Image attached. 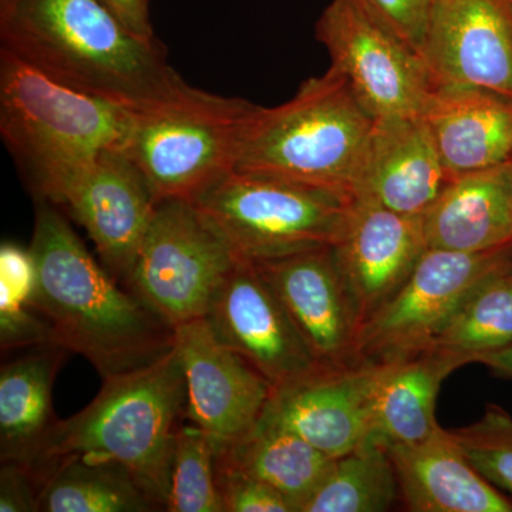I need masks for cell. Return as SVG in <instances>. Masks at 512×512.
<instances>
[{"mask_svg":"<svg viewBox=\"0 0 512 512\" xmlns=\"http://www.w3.org/2000/svg\"><path fill=\"white\" fill-rule=\"evenodd\" d=\"M29 251L33 305L57 345L89 360L103 380L151 365L174 348L173 326L120 288L50 202H37Z\"/></svg>","mask_w":512,"mask_h":512,"instance_id":"obj_1","label":"cell"},{"mask_svg":"<svg viewBox=\"0 0 512 512\" xmlns=\"http://www.w3.org/2000/svg\"><path fill=\"white\" fill-rule=\"evenodd\" d=\"M0 37L56 82L127 107L181 79L157 40L131 32L101 0H0Z\"/></svg>","mask_w":512,"mask_h":512,"instance_id":"obj_2","label":"cell"},{"mask_svg":"<svg viewBox=\"0 0 512 512\" xmlns=\"http://www.w3.org/2000/svg\"><path fill=\"white\" fill-rule=\"evenodd\" d=\"M185 412L183 367L173 348L151 365L104 379L89 406L57 419L29 470L69 457L117 464L165 511Z\"/></svg>","mask_w":512,"mask_h":512,"instance_id":"obj_3","label":"cell"},{"mask_svg":"<svg viewBox=\"0 0 512 512\" xmlns=\"http://www.w3.org/2000/svg\"><path fill=\"white\" fill-rule=\"evenodd\" d=\"M373 119L330 67L281 106H258L235 170L353 198Z\"/></svg>","mask_w":512,"mask_h":512,"instance_id":"obj_4","label":"cell"},{"mask_svg":"<svg viewBox=\"0 0 512 512\" xmlns=\"http://www.w3.org/2000/svg\"><path fill=\"white\" fill-rule=\"evenodd\" d=\"M131 107L79 92L0 52V133L37 200L82 165L123 150Z\"/></svg>","mask_w":512,"mask_h":512,"instance_id":"obj_5","label":"cell"},{"mask_svg":"<svg viewBox=\"0 0 512 512\" xmlns=\"http://www.w3.org/2000/svg\"><path fill=\"white\" fill-rule=\"evenodd\" d=\"M256 109L180 79L161 96L131 107L123 151L157 201H192L235 170Z\"/></svg>","mask_w":512,"mask_h":512,"instance_id":"obj_6","label":"cell"},{"mask_svg":"<svg viewBox=\"0 0 512 512\" xmlns=\"http://www.w3.org/2000/svg\"><path fill=\"white\" fill-rule=\"evenodd\" d=\"M251 261L335 247L353 202L335 192L232 170L191 201Z\"/></svg>","mask_w":512,"mask_h":512,"instance_id":"obj_7","label":"cell"},{"mask_svg":"<svg viewBox=\"0 0 512 512\" xmlns=\"http://www.w3.org/2000/svg\"><path fill=\"white\" fill-rule=\"evenodd\" d=\"M238 259L191 201H158L124 285L175 329L205 318Z\"/></svg>","mask_w":512,"mask_h":512,"instance_id":"obj_8","label":"cell"},{"mask_svg":"<svg viewBox=\"0 0 512 512\" xmlns=\"http://www.w3.org/2000/svg\"><path fill=\"white\" fill-rule=\"evenodd\" d=\"M512 265V247L464 254L427 249L399 292L360 329L357 363L387 365L429 352L467 299Z\"/></svg>","mask_w":512,"mask_h":512,"instance_id":"obj_9","label":"cell"},{"mask_svg":"<svg viewBox=\"0 0 512 512\" xmlns=\"http://www.w3.org/2000/svg\"><path fill=\"white\" fill-rule=\"evenodd\" d=\"M316 37L373 119L423 116L436 89L426 63L350 0H330Z\"/></svg>","mask_w":512,"mask_h":512,"instance_id":"obj_10","label":"cell"},{"mask_svg":"<svg viewBox=\"0 0 512 512\" xmlns=\"http://www.w3.org/2000/svg\"><path fill=\"white\" fill-rule=\"evenodd\" d=\"M43 201L64 208L86 229L103 265L124 284L158 202L130 157L104 151Z\"/></svg>","mask_w":512,"mask_h":512,"instance_id":"obj_11","label":"cell"},{"mask_svg":"<svg viewBox=\"0 0 512 512\" xmlns=\"http://www.w3.org/2000/svg\"><path fill=\"white\" fill-rule=\"evenodd\" d=\"M204 319L215 338L244 357L274 387L325 367L251 259L239 256Z\"/></svg>","mask_w":512,"mask_h":512,"instance_id":"obj_12","label":"cell"},{"mask_svg":"<svg viewBox=\"0 0 512 512\" xmlns=\"http://www.w3.org/2000/svg\"><path fill=\"white\" fill-rule=\"evenodd\" d=\"M174 348L187 390L185 419L207 431L217 446L254 429L274 386L215 338L204 318L177 326Z\"/></svg>","mask_w":512,"mask_h":512,"instance_id":"obj_13","label":"cell"},{"mask_svg":"<svg viewBox=\"0 0 512 512\" xmlns=\"http://www.w3.org/2000/svg\"><path fill=\"white\" fill-rule=\"evenodd\" d=\"M421 59L436 86L512 99V0H436Z\"/></svg>","mask_w":512,"mask_h":512,"instance_id":"obj_14","label":"cell"},{"mask_svg":"<svg viewBox=\"0 0 512 512\" xmlns=\"http://www.w3.org/2000/svg\"><path fill=\"white\" fill-rule=\"evenodd\" d=\"M380 369L369 363L320 367L274 387L259 420L291 431L330 458L345 456L370 437Z\"/></svg>","mask_w":512,"mask_h":512,"instance_id":"obj_15","label":"cell"},{"mask_svg":"<svg viewBox=\"0 0 512 512\" xmlns=\"http://www.w3.org/2000/svg\"><path fill=\"white\" fill-rule=\"evenodd\" d=\"M252 262L320 365H356L360 320L333 247Z\"/></svg>","mask_w":512,"mask_h":512,"instance_id":"obj_16","label":"cell"},{"mask_svg":"<svg viewBox=\"0 0 512 512\" xmlns=\"http://www.w3.org/2000/svg\"><path fill=\"white\" fill-rule=\"evenodd\" d=\"M427 249L423 218L353 202L348 225L333 251L360 329L402 289Z\"/></svg>","mask_w":512,"mask_h":512,"instance_id":"obj_17","label":"cell"},{"mask_svg":"<svg viewBox=\"0 0 512 512\" xmlns=\"http://www.w3.org/2000/svg\"><path fill=\"white\" fill-rule=\"evenodd\" d=\"M453 177L423 117L375 119L353 198L423 217Z\"/></svg>","mask_w":512,"mask_h":512,"instance_id":"obj_18","label":"cell"},{"mask_svg":"<svg viewBox=\"0 0 512 512\" xmlns=\"http://www.w3.org/2000/svg\"><path fill=\"white\" fill-rule=\"evenodd\" d=\"M386 448L407 511L512 512L511 498L478 473L451 431L439 426L420 443Z\"/></svg>","mask_w":512,"mask_h":512,"instance_id":"obj_19","label":"cell"},{"mask_svg":"<svg viewBox=\"0 0 512 512\" xmlns=\"http://www.w3.org/2000/svg\"><path fill=\"white\" fill-rule=\"evenodd\" d=\"M441 160L453 175L512 158V99L484 90L436 86L423 113Z\"/></svg>","mask_w":512,"mask_h":512,"instance_id":"obj_20","label":"cell"},{"mask_svg":"<svg viewBox=\"0 0 512 512\" xmlns=\"http://www.w3.org/2000/svg\"><path fill=\"white\" fill-rule=\"evenodd\" d=\"M421 218L430 249L480 254L512 247L508 165L454 175Z\"/></svg>","mask_w":512,"mask_h":512,"instance_id":"obj_21","label":"cell"},{"mask_svg":"<svg viewBox=\"0 0 512 512\" xmlns=\"http://www.w3.org/2000/svg\"><path fill=\"white\" fill-rule=\"evenodd\" d=\"M69 350L36 346L0 372V461L30 467L55 426L53 387Z\"/></svg>","mask_w":512,"mask_h":512,"instance_id":"obj_22","label":"cell"},{"mask_svg":"<svg viewBox=\"0 0 512 512\" xmlns=\"http://www.w3.org/2000/svg\"><path fill=\"white\" fill-rule=\"evenodd\" d=\"M380 366L372 400L370 439L384 447L409 446L426 440L440 426L436 402L441 384L463 363L431 349Z\"/></svg>","mask_w":512,"mask_h":512,"instance_id":"obj_23","label":"cell"},{"mask_svg":"<svg viewBox=\"0 0 512 512\" xmlns=\"http://www.w3.org/2000/svg\"><path fill=\"white\" fill-rule=\"evenodd\" d=\"M217 461L271 485L293 512H302L328 477L335 458L291 431L259 420L241 439L217 446Z\"/></svg>","mask_w":512,"mask_h":512,"instance_id":"obj_24","label":"cell"},{"mask_svg":"<svg viewBox=\"0 0 512 512\" xmlns=\"http://www.w3.org/2000/svg\"><path fill=\"white\" fill-rule=\"evenodd\" d=\"M32 473L42 512L163 511L127 470L107 461L69 457Z\"/></svg>","mask_w":512,"mask_h":512,"instance_id":"obj_25","label":"cell"},{"mask_svg":"<svg viewBox=\"0 0 512 512\" xmlns=\"http://www.w3.org/2000/svg\"><path fill=\"white\" fill-rule=\"evenodd\" d=\"M397 505H402V493L392 458L386 447L369 437L335 458L302 512H386Z\"/></svg>","mask_w":512,"mask_h":512,"instance_id":"obj_26","label":"cell"},{"mask_svg":"<svg viewBox=\"0 0 512 512\" xmlns=\"http://www.w3.org/2000/svg\"><path fill=\"white\" fill-rule=\"evenodd\" d=\"M512 346V265L484 282L448 323L433 348L463 365Z\"/></svg>","mask_w":512,"mask_h":512,"instance_id":"obj_27","label":"cell"},{"mask_svg":"<svg viewBox=\"0 0 512 512\" xmlns=\"http://www.w3.org/2000/svg\"><path fill=\"white\" fill-rule=\"evenodd\" d=\"M168 512H224L217 480V443L185 420L178 430Z\"/></svg>","mask_w":512,"mask_h":512,"instance_id":"obj_28","label":"cell"},{"mask_svg":"<svg viewBox=\"0 0 512 512\" xmlns=\"http://www.w3.org/2000/svg\"><path fill=\"white\" fill-rule=\"evenodd\" d=\"M474 468L512 500V416L487 404L476 423L451 431Z\"/></svg>","mask_w":512,"mask_h":512,"instance_id":"obj_29","label":"cell"},{"mask_svg":"<svg viewBox=\"0 0 512 512\" xmlns=\"http://www.w3.org/2000/svg\"><path fill=\"white\" fill-rule=\"evenodd\" d=\"M57 345L49 322L33 305V296L0 282V346L2 350Z\"/></svg>","mask_w":512,"mask_h":512,"instance_id":"obj_30","label":"cell"},{"mask_svg":"<svg viewBox=\"0 0 512 512\" xmlns=\"http://www.w3.org/2000/svg\"><path fill=\"white\" fill-rule=\"evenodd\" d=\"M360 12L421 57L436 0H350Z\"/></svg>","mask_w":512,"mask_h":512,"instance_id":"obj_31","label":"cell"},{"mask_svg":"<svg viewBox=\"0 0 512 512\" xmlns=\"http://www.w3.org/2000/svg\"><path fill=\"white\" fill-rule=\"evenodd\" d=\"M217 480L224 512H293L274 487L218 461Z\"/></svg>","mask_w":512,"mask_h":512,"instance_id":"obj_32","label":"cell"},{"mask_svg":"<svg viewBox=\"0 0 512 512\" xmlns=\"http://www.w3.org/2000/svg\"><path fill=\"white\" fill-rule=\"evenodd\" d=\"M39 483L28 467L2 463L0 468V512L39 511Z\"/></svg>","mask_w":512,"mask_h":512,"instance_id":"obj_33","label":"cell"},{"mask_svg":"<svg viewBox=\"0 0 512 512\" xmlns=\"http://www.w3.org/2000/svg\"><path fill=\"white\" fill-rule=\"evenodd\" d=\"M131 32L147 40H156L151 26L148 0H101Z\"/></svg>","mask_w":512,"mask_h":512,"instance_id":"obj_34","label":"cell"},{"mask_svg":"<svg viewBox=\"0 0 512 512\" xmlns=\"http://www.w3.org/2000/svg\"><path fill=\"white\" fill-rule=\"evenodd\" d=\"M480 363L490 367L495 375L512 380V346L500 350V352H495L493 355L484 357Z\"/></svg>","mask_w":512,"mask_h":512,"instance_id":"obj_35","label":"cell"},{"mask_svg":"<svg viewBox=\"0 0 512 512\" xmlns=\"http://www.w3.org/2000/svg\"><path fill=\"white\" fill-rule=\"evenodd\" d=\"M508 165V175H510V184H511V191H512V158L507 163Z\"/></svg>","mask_w":512,"mask_h":512,"instance_id":"obj_36","label":"cell"}]
</instances>
